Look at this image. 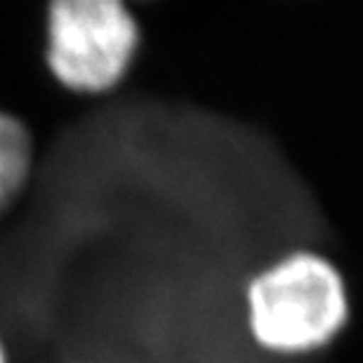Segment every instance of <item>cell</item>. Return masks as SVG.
<instances>
[{"label":"cell","instance_id":"6da1fadb","mask_svg":"<svg viewBox=\"0 0 363 363\" xmlns=\"http://www.w3.org/2000/svg\"><path fill=\"white\" fill-rule=\"evenodd\" d=\"M352 314L342 272L314 250H295L252 276L245 316L252 340L279 357H302L330 345Z\"/></svg>","mask_w":363,"mask_h":363},{"label":"cell","instance_id":"7a4b0ae2","mask_svg":"<svg viewBox=\"0 0 363 363\" xmlns=\"http://www.w3.org/2000/svg\"><path fill=\"white\" fill-rule=\"evenodd\" d=\"M140 48V24L121 0H57L48 7V69L64 88H116Z\"/></svg>","mask_w":363,"mask_h":363},{"label":"cell","instance_id":"3957f363","mask_svg":"<svg viewBox=\"0 0 363 363\" xmlns=\"http://www.w3.org/2000/svg\"><path fill=\"white\" fill-rule=\"evenodd\" d=\"M31 168V133L19 118L0 108V215L24 191Z\"/></svg>","mask_w":363,"mask_h":363},{"label":"cell","instance_id":"277c9868","mask_svg":"<svg viewBox=\"0 0 363 363\" xmlns=\"http://www.w3.org/2000/svg\"><path fill=\"white\" fill-rule=\"evenodd\" d=\"M0 363H10V359H7V352H5V345H3V337H0Z\"/></svg>","mask_w":363,"mask_h":363}]
</instances>
